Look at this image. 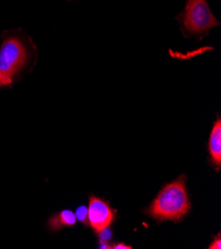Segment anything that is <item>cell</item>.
<instances>
[{"label": "cell", "mask_w": 221, "mask_h": 249, "mask_svg": "<svg viewBox=\"0 0 221 249\" xmlns=\"http://www.w3.org/2000/svg\"><path fill=\"white\" fill-rule=\"evenodd\" d=\"M190 208L185 185V178L166 186L150 208V213L158 219H177L185 215Z\"/></svg>", "instance_id": "cell-1"}, {"label": "cell", "mask_w": 221, "mask_h": 249, "mask_svg": "<svg viewBox=\"0 0 221 249\" xmlns=\"http://www.w3.org/2000/svg\"><path fill=\"white\" fill-rule=\"evenodd\" d=\"M28 58L26 46L17 37L5 39L0 47V88L12 84Z\"/></svg>", "instance_id": "cell-2"}, {"label": "cell", "mask_w": 221, "mask_h": 249, "mask_svg": "<svg viewBox=\"0 0 221 249\" xmlns=\"http://www.w3.org/2000/svg\"><path fill=\"white\" fill-rule=\"evenodd\" d=\"M177 19L181 22L184 31L190 35H201L220 24L206 0H187L183 13Z\"/></svg>", "instance_id": "cell-3"}, {"label": "cell", "mask_w": 221, "mask_h": 249, "mask_svg": "<svg viewBox=\"0 0 221 249\" xmlns=\"http://www.w3.org/2000/svg\"><path fill=\"white\" fill-rule=\"evenodd\" d=\"M87 212L89 225L96 232L105 231L114 220V213L109 206L98 197H90Z\"/></svg>", "instance_id": "cell-4"}, {"label": "cell", "mask_w": 221, "mask_h": 249, "mask_svg": "<svg viewBox=\"0 0 221 249\" xmlns=\"http://www.w3.org/2000/svg\"><path fill=\"white\" fill-rule=\"evenodd\" d=\"M209 151L213 163L220 167L221 163V121L218 118L214 123L209 139Z\"/></svg>", "instance_id": "cell-5"}, {"label": "cell", "mask_w": 221, "mask_h": 249, "mask_svg": "<svg viewBox=\"0 0 221 249\" xmlns=\"http://www.w3.org/2000/svg\"><path fill=\"white\" fill-rule=\"evenodd\" d=\"M77 217L70 211H63L54 216H52L48 221V226L52 231H59L64 227H71L76 223Z\"/></svg>", "instance_id": "cell-6"}, {"label": "cell", "mask_w": 221, "mask_h": 249, "mask_svg": "<svg viewBox=\"0 0 221 249\" xmlns=\"http://www.w3.org/2000/svg\"><path fill=\"white\" fill-rule=\"evenodd\" d=\"M76 217L83 222L84 225L88 226L89 222H88V212H87V208L85 206H82L80 208H78L77 213H76Z\"/></svg>", "instance_id": "cell-7"}, {"label": "cell", "mask_w": 221, "mask_h": 249, "mask_svg": "<svg viewBox=\"0 0 221 249\" xmlns=\"http://www.w3.org/2000/svg\"><path fill=\"white\" fill-rule=\"evenodd\" d=\"M209 248H210V249H214V248L220 249V248H221V239H220V236H218V237L213 241V243L209 246Z\"/></svg>", "instance_id": "cell-8"}, {"label": "cell", "mask_w": 221, "mask_h": 249, "mask_svg": "<svg viewBox=\"0 0 221 249\" xmlns=\"http://www.w3.org/2000/svg\"><path fill=\"white\" fill-rule=\"evenodd\" d=\"M113 248H115V249H130L131 246L126 245V244H123V243H119V244L114 245Z\"/></svg>", "instance_id": "cell-9"}]
</instances>
